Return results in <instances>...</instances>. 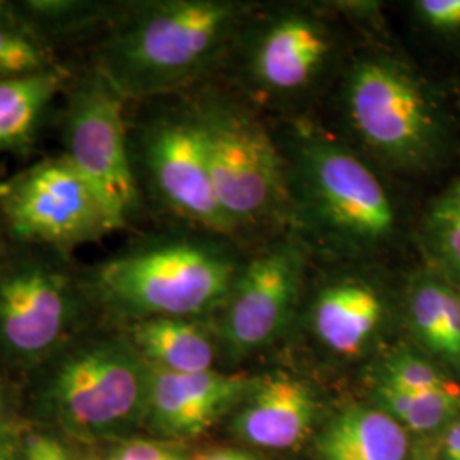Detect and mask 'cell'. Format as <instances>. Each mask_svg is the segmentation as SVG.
Listing matches in <instances>:
<instances>
[{
	"mask_svg": "<svg viewBox=\"0 0 460 460\" xmlns=\"http://www.w3.org/2000/svg\"><path fill=\"white\" fill-rule=\"evenodd\" d=\"M343 102L351 130L382 164L412 171L437 159L442 118L423 84L394 57L357 60L346 75Z\"/></svg>",
	"mask_w": 460,
	"mask_h": 460,
	"instance_id": "cell-5",
	"label": "cell"
},
{
	"mask_svg": "<svg viewBox=\"0 0 460 460\" xmlns=\"http://www.w3.org/2000/svg\"><path fill=\"white\" fill-rule=\"evenodd\" d=\"M287 164L292 212L329 252L368 258L391 244L397 232L394 203L351 148L311 127H296Z\"/></svg>",
	"mask_w": 460,
	"mask_h": 460,
	"instance_id": "cell-2",
	"label": "cell"
},
{
	"mask_svg": "<svg viewBox=\"0 0 460 460\" xmlns=\"http://www.w3.org/2000/svg\"><path fill=\"white\" fill-rule=\"evenodd\" d=\"M0 212L17 241L57 252L96 243L116 230L96 191L66 155L0 182Z\"/></svg>",
	"mask_w": 460,
	"mask_h": 460,
	"instance_id": "cell-8",
	"label": "cell"
},
{
	"mask_svg": "<svg viewBox=\"0 0 460 460\" xmlns=\"http://www.w3.org/2000/svg\"><path fill=\"white\" fill-rule=\"evenodd\" d=\"M19 460H72L60 440L47 433H31L21 448Z\"/></svg>",
	"mask_w": 460,
	"mask_h": 460,
	"instance_id": "cell-26",
	"label": "cell"
},
{
	"mask_svg": "<svg viewBox=\"0 0 460 460\" xmlns=\"http://www.w3.org/2000/svg\"><path fill=\"white\" fill-rule=\"evenodd\" d=\"M252 387L254 382L244 376L215 370L174 374L150 367L147 411L164 435L193 438L205 433Z\"/></svg>",
	"mask_w": 460,
	"mask_h": 460,
	"instance_id": "cell-13",
	"label": "cell"
},
{
	"mask_svg": "<svg viewBox=\"0 0 460 460\" xmlns=\"http://www.w3.org/2000/svg\"><path fill=\"white\" fill-rule=\"evenodd\" d=\"M412 329L428 349L460 365V296L433 277L416 279L410 294Z\"/></svg>",
	"mask_w": 460,
	"mask_h": 460,
	"instance_id": "cell-19",
	"label": "cell"
},
{
	"mask_svg": "<svg viewBox=\"0 0 460 460\" xmlns=\"http://www.w3.org/2000/svg\"><path fill=\"white\" fill-rule=\"evenodd\" d=\"M406 428L384 410L353 408L323 433V460H408Z\"/></svg>",
	"mask_w": 460,
	"mask_h": 460,
	"instance_id": "cell-16",
	"label": "cell"
},
{
	"mask_svg": "<svg viewBox=\"0 0 460 460\" xmlns=\"http://www.w3.org/2000/svg\"><path fill=\"white\" fill-rule=\"evenodd\" d=\"M14 7L41 36L43 30H79L96 22L108 11L106 4L77 0H30L14 4Z\"/></svg>",
	"mask_w": 460,
	"mask_h": 460,
	"instance_id": "cell-22",
	"label": "cell"
},
{
	"mask_svg": "<svg viewBox=\"0 0 460 460\" xmlns=\"http://www.w3.org/2000/svg\"><path fill=\"white\" fill-rule=\"evenodd\" d=\"M4 406H5V394H4V387L0 384V412L4 410Z\"/></svg>",
	"mask_w": 460,
	"mask_h": 460,
	"instance_id": "cell-31",
	"label": "cell"
},
{
	"mask_svg": "<svg viewBox=\"0 0 460 460\" xmlns=\"http://www.w3.org/2000/svg\"><path fill=\"white\" fill-rule=\"evenodd\" d=\"M14 445L9 440V437L5 433L0 431V460H17Z\"/></svg>",
	"mask_w": 460,
	"mask_h": 460,
	"instance_id": "cell-30",
	"label": "cell"
},
{
	"mask_svg": "<svg viewBox=\"0 0 460 460\" xmlns=\"http://www.w3.org/2000/svg\"><path fill=\"white\" fill-rule=\"evenodd\" d=\"M460 412V387L456 385L452 389L431 393V394L411 397V402L404 416L399 423L406 429H412L418 433H428L438 429Z\"/></svg>",
	"mask_w": 460,
	"mask_h": 460,
	"instance_id": "cell-24",
	"label": "cell"
},
{
	"mask_svg": "<svg viewBox=\"0 0 460 460\" xmlns=\"http://www.w3.org/2000/svg\"><path fill=\"white\" fill-rule=\"evenodd\" d=\"M314 410L313 393L300 380L288 376L266 378L252 389L235 429L249 444L261 448H290L309 433Z\"/></svg>",
	"mask_w": 460,
	"mask_h": 460,
	"instance_id": "cell-15",
	"label": "cell"
},
{
	"mask_svg": "<svg viewBox=\"0 0 460 460\" xmlns=\"http://www.w3.org/2000/svg\"><path fill=\"white\" fill-rule=\"evenodd\" d=\"M0 258H2V256H0Z\"/></svg>",
	"mask_w": 460,
	"mask_h": 460,
	"instance_id": "cell-32",
	"label": "cell"
},
{
	"mask_svg": "<svg viewBox=\"0 0 460 460\" xmlns=\"http://www.w3.org/2000/svg\"><path fill=\"white\" fill-rule=\"evenodd\" d=\"M304 268L305 251L290 239L264 249L239 270L222 321L232 351L249 353L279 336L296 305Z\"/></svg>",
	"mask_w": 460,
	"mask_h": 460,
	"instance_id": "cell-11",
	"label": "cell"
},
{
	"mask_svg": "<svg viewBox=\"0 0 460 460\" xmlns=\"http://www.w3.org/2000/svg\"><path fill=\"white\" fill-rule=\"evenodd\" d=\"M249 11L232 0L137 4L101 43L96 70L123 99L180 91L220 62Z\"/></svg>",
	"mask_w": 460,
	"mask_h": 460,
	"instance_id": "cell-1",
	"label": "cell"
},
{
	"mask_svg": "<svg viewBox=\"0 0 460 460\" xmlns=\"http://www.w3.org/2000/svg\"><path fill=\"white\" fill-rule=\"evenodd\" d=\"M66 70L0 81V152L31 142L49 102L66 87Z\"/></svg>",
	"mask_w": 460,
	"mask_h": 460,
	"instance_id": "cell-18",
	"label": "cell"
},
{
	"mask_svg": "<svg viewBox=\"0 0 460 460\" xmlns=\"http://www.w3.org/2000/svg\"><path fill=\"white\" fill-rule=\"evenodd\" d=\"M113 452L127 460H184L172 448L150 440H130L116 447Z\"/></svg>",
	"mask_w": 460,
	"mask_h": 460,
	"instance_id": "cell-27",
	"label": "cell"
},
{
	"mask_svg": "<svg viewBox=\"0 0 460 460\" xmlns=\"http://www.w3.org/2000/svg\"><path fill=\"white\" fill-rule=\"evenodd\" d=\"M215 197L232 229L263 226L292 212L287 159L261 123L229 101L197 110Z\"/></svg>",
	"mask_w": 460,
	"mask_h": 460,
	"instance_id": "cell-6",
	"label": "cell"
},
{
	"mask_svg": "<svg viewBox=\"0 0 460 460\" xmlns=\"http://www.w3.org/2000/svg\"><path fill=\"white\" fill-rule=\"evenodd\" d=\"M378 382L414 397L440 393L457 385L454 380L445 377L433 365L411 351H397L391 355L384 363Z\"/></svg>",
	"mask_w": 460,
	"mask_h": 460,
	"instance_id": "cell-23",
	"label": "cell"
},
{
	"mask_svg": "<svg viewBox=\"0 0 460 460\" xmlns=\"http://www.w3.org/2000/svg\"><path fill=\"white\" fill-rule=\"evenodd\" d=\"M123 101L94 68L74 84L64 125V155L96 191L115 229L125 227L138 208Z\"/></svg>",
	"mask_w": 460,
	"mask_h": 460,
	"instance_id": "cell-9",
	"label": "cell"
},
{
	"mask_svg": "<svg viewBox=\"0 0 460 460\" xmlns=\"http://www.w3.org/2000/svg\"><path fill=\"white\" fill-rule=\"evenodd\" d=\"M128 340L152 368L174 374L214 370L210 338L186 317L140 319L130 328Z\"/></svg>",
	"mask_w": 460,
	"mask_h": 460,
	"instance_id": "cell-17",
	"label": "cell"
},
{
	"mask_svg": "<svg viewBox=\"0 0 460 460\" xmlns=\"http://www.w3.org/2000/svg\"><path fill=\"white\" fill-rule=\"evenodd\" d=\"M442 457L444 460H460V420L454 421L445 433Z\"/></svg>",
	"mask_w": 460,
	"mask_h": 460,
	"instance_id": "cell-28",
	"label": "cell"
},
{
	"mask_svg": "<svg viewBox=\"0 0 460 460\" xmlns=\"http://www.w3.org/2000/svg\"><path fill=\"white\" fill-rule=\"evenodd\" d=\"M64 70L45 36L17 13L14 4L0 2V81Z\"/></svg>",
	"mask_w": 460,
	"mask_h": 460,
	"instance_id": "cell-20",
	"label": "cell"
},
{
	"mask_svg": "<svg viewBox=\"0 0 460 460\" xmlns=\"http://www.w3.org/2000/svg\"><path fill=\"white\" fill-rule=\"evenodd\" d=\"M334 53L328 24L305 11H281L252 30L247 84L264 98L292 99L315 85Z\"/></svg>",
	"mask_w": 460,
	"mask_h": 460,
	"instance_id": "cell-12",
	"label": "cell"
},
{
	"mask_svg": "<svg viewBox=\"0 0 460 460\" xmlns=\"http://www.w3.org/2000/svg\"><path fill=\"white\" fill-rule=\"evenodd\" d=\"M201 460H254L251 459L246 454L237 452V450H217L208 456H205Z\"/></svg>",
	"mask_w": 460,
	"mask_h": 460,
	"instance_id": "cell-29",
	"label": "cell"
},
{
	"mask_svg": "<svg viewBox=\"0 0 460 460\" xmlns=\"http://www.w3.org/2000/svg\"><path fill=\"white\" fill-rule=\"evenodd\" d=\"M150 365L128 338L89 336L62 348L43 402L66 433L98 440L147 411Z\"/></svg>",
	"mask_w": 460,
	"mask_h": 460,
	"instance_id": "cell-4",
	"label": "cell"
},
{
	"mask_svg": "<svg viewBox=\"0 0 460 460\" xmlns=\"http://www.w3.org/2000/svg\"><path fill=\"white\" fill-rule=\"evenodd\" d=\"M85 287L53 258H0V357L17 365L51 358L68 345Z\"/></svg>",
	"mask_w": 460,
	"mask_h": 460,
	"instance_id": "cell-7",
	"label": "cell"
},
{
	"mask_svg": "<svg viewBox=\"0 0 460 460\" xmlns=\"http://www.w3.org/2000/svg\"><path fill=\"white\" fill-rule=\"evenodd\" d=\"M384 313V296L372 281L340 277L324 285L315 296L314 334L332 353L355 357L377 332Z\"/></svg>",
	"mask_w": 460,
	"mask_h": 460,
	"instance_id": "cell-14",
	"label": "cell"
},
{
	"mask_svg": "<svg viewBox=\"0 0 460 460\" xmlns=\"http://www.w3.org/2000/svg\"><path fill=\"white\" fill-rule=\"evenodd\" d=\"M237 266L226 247L171 237L128 249L98 264L85 292L123 315L190 317L224 304Z\"/></svg>",
	"mask_w": 460,
	"mask_h": 460,
	"instance_id": "cell-3",
	"label": "cell"
},
{
	"mask_svg": "<svg viewBox=\"0 0 460 460\" xmlns=\"http://www.w3.org/2000/svg\"><path fill=\"white\" fill-rule=\"evenodd\" d=\"M142 157L155 195L172 214L214 232H230L208 171L195 111L167 113L150 123Z\"/></svg>",
	"mask_w": 460,
	"mask_h": 460,
	"instance_id": "cell-10",
	"label": "cell"
},
{
	"mask_svg": "<svg viewBox=\"0 0 460 460\" xmlns=\"http://www.w3.org/2000/svg\"><path fill=\"white\" fill-rule=\"evenodd\" d=\"M414 13L437 33H460V0H420L414 4Z\"/></svg>",
	"mask_w": 460,
	"mask_h": 460,
	"instance_id": "cell-25",
	"label": "cell"
},
{
	"mask_svg": "<svg viewBox=\"0 0 460 460\" xmlns=\"http://www.w3.org/2000/svg\"><path fill=\"white\" fill-rule=\"evenodd\" d=\"M427 239L442 268L460 279V181L431 207L427 218Z\"/></svg>",
	"mask_w": 460,
	"mask_h": 460,
	"instance_id": "cell-21",
	"label": "cell"
}]
</instances>
